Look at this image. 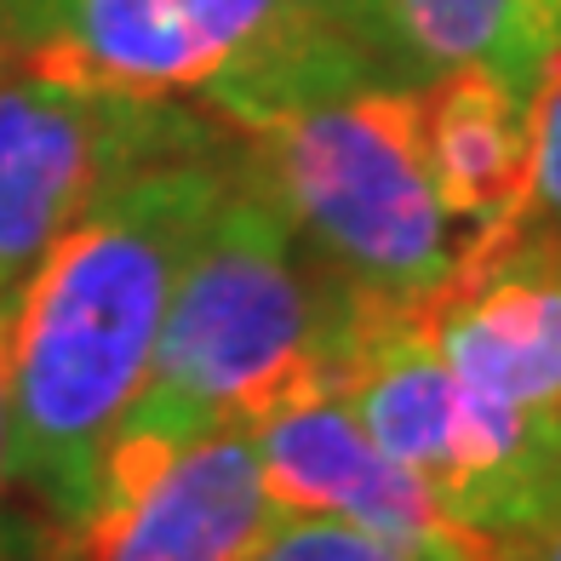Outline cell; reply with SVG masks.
Masks as SVG:
<instances>
[{"instance_id": "1", "label": "cell", "mask_w": 561, "mask_h": 561, "mask_svg": "<svg viewBox=\"0 0 561 561\" xmlns=\"http://www.w3.org/2000/svg\"><path fill=\"white\" fill-rule=\"evenodd\" d=\"M229 167L236 138L144 167L75 218L12 293V333L0 339L7 481L41 504L46 533L87 510Z\"/></svg>"}, {"instance_id": "2", "label": "cell", "mask_w": 561, "mask_h": 561, "mask_svg": "<svg viewBox=\"0 0 561 561\" xmlns=\"http://www.w3.org/2000/svg\"><path fill=\"white\" fill-rule=\"evenodd\" d=\"M355 316L362 293L304 247L236 156L172 287L144 390L104 453L167 458L213 424H259L333 390Z\"/></svg>"}, {"instance_id": "3", "label": "cell", "mask_w": 561, "mask_h": 561, "mask_svg": "<svg viewBox=\"0 0 561 561\" xmlns=\"http://www.w3.org/2000/svg\"><path fill=\"white\" fill-rule=\"evenodd\" d=\"M23 75L133 98H178L241 133L350 81H390L355 0H0Z\"/></svg>"}, {"instance_id": "4", "label": "cell", "mask_w": 561, "mask_h": 561, "mask_svg": "<svg viewBox=\"0 0 561 561\" xmlns=\"http://www.w3.org/2000/svg\"><path fill=\"white\" fill-rule=\"evenodd\" d=\"M236 156L316 259L373 304H430L465 252L419 149V87L350 81L241 126Z\"/></svg>"}, {"instance_id": "5", "label": "cell", "mask_w": 561, "mask_h": 561, "mask_svg": "<svg viewBox=\"0 0 561 561\" xmlns=\"http://www.w3.org/2000/svg\"><path fill=\"white\" fill-rule=\"evenodd\" d=\"M218 144H229L224 126L178 98L0 75V304L115 184Z\"/></svg>"}, {"instance_id": "6", "label": "cell", "mask_w": 561, "mask_h": 561, "mask_svg": "<svg viewBox=\"0 0 561 561\" xmlns=\"http://www.w3.org/2000/svg\"><path fill=\"white\" fill-rule=\"evenodd\" d=\"M424 321L476 401L561 413V224L522 218L465 241Z\"/></svg>"}, {"instance_id": "7", "label": "cell", "mask_w": 561, "mask_h": 561, "mask_svg": "<svg viewBox=\"0 0 561 561\" xmlns=\"http://www.w3.org/2000/svg\"><path fill=\"white\" fill-rule=\"evenodd\" d=\"M252 442L264 465V493L280 516H321L436 561H510L465 522H453L413 470L378 453L333 390L259 419Z\"/></svg>"}, {"instance_id": "8", "label": "cell", "mask_w": 561, "mask_h": 561, "mask_svg": "<svg viewBox=\"0 0 561 561\" xmlns=\"http://www.w3.org/2000/svg\"><path fill=\"white\" fill-rule=\"evenodd\" d=\"M275 522L252 424H213L138 488L46 533L41 561H247Z\"/></svg>"}, {"instance_id": "9", "label": "cell", "mask_w": 561, "mask_h": 561, "mask_svg": "<svg viewBox=\"0 0 561 561\" xmlns=\"http://www.w3.org/2000/svg\"><path fill=\"white\" fill-rule=\"evenodd\" d=\"M419 149L442 213L465 241L527 218L533 98L493 69H447L419 87Z\"/></svg>"}, {"instance_id": "10", "label": "cell", "mask_w": 561, "mask_h": 561, "mask_svg": "<svg viewBox=\"0 0 561 561\" xmlns=\"http://www.w3.org/2000/svg\"><path fill=\"white\" fill-rule=\"evenodd\" d=\"M355 23L401 87L493 69L533 98L561 53V0H355Z\"/></svg>"}, {"instance_id": "11", "label": "cell", "mask_w": 561, "mask_h": 561, "mask_svg": "<svg viewBox=\"0 0 561 561\" xmlns=\"http://www.w3.org/2000/svg\"><path fill=\"white\" fill-rule=\"evenodd\" d=\"M247 561H436L419 550H396L373 533H355L321 516H280Z\"/></svg>"}, {"instance_id": "12", "label": "cell", "mask_w": 561, "mask_h": 561, "mask_svg": "<svg viewBox=\"0 0 561 561\" xmlns=\"http://www.w3.org/2000/svg\"><path fill=\"white\" fill-rule=\"evenodd\" d=\"M527 218L561 224V53L550 58L539 92H533V178H527Z\"/></svg>"}, {"instance_id": "13", "label": "cell", "mask_w": 561, "mask_h": 561, "mask_svg": "<svg viewBox=\"0 0 561 561\" xmlns=\"http://www.w3.org/2000/svg\"><path fill=\"white\" fill-rule=\"evenodd\" d=\"M7 390H0V561H7Z\"/></svg>"}, {"instance_id": "14", "label": "cell", "mask_w": 561, "mask_h": 561, "mask_svg": "<svg viewBox=\"0 0 561 561\" xmlns=\"http://www.w3.org/2000/svg\"><path fill=\"white\" fill-rule=\"evenodd\" d=\"M516 561H561V516H556V522H550V527H545Z\"/></svg>"}, {"instance_id": "15", "label": "cell", "mask_w": 561, "mask_h": 561, "mask_svg": "<svg viewBox=\"0 0 561 561\" xmlns=\"http://www.w3.org/2000/svg\"><path fill=\"white\" fill-rule=\"evenodd\" d=\"M12 69V58H7V35H0V75H7Z\"/></svg>"}, {"instance_id": "16", "label": "cell", "mask_w": 561, "mask_h": 561, "mask_svg": "<svg viewBox=\"0 0 561 561\" xmlns=\"http://www.w3.org/2000/svg\"><path fill=\"white\" fill-rule=\"evenodd\" d=\"M0 339H7V333H0Z\"/></svg>"}]
</instances>
